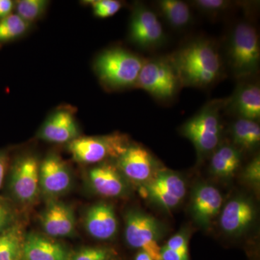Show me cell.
Here are the masks:
<instances>
[{
    "label": "cell",
    "mask_w": 260,
    "mask_h": 260,
    "mask_svg": "<svg viewBox=\"0 0 260 260\" xmlns=\"http://www.w3.org/2000/svg\"><path fill=\"white\" fill-rule=\"evenodd\" d=\"M181 86L205 88L223 76V56L211 40L198 38L186 43L169 56Z\"/></svg>",
    "instance_id": "1"
},
{
    "label": "cell",
    "mask_w": 260,
    "mask_h": 260,
    "mask_svg": "<svg viewBox=\"0 0 260 260\" xmlns=\"http://www.w3.org/2000/svg\"><path fill=\"white\" fill-rule=\"evenodd\" d=\"M225 58L233 74L238 78L245 79L257 73L259 37L252 24L240 22L232 28L227 39Z\"/></svg>",
    "instance_id": "2"
},
{
    "label": "cell",
    "mask_w": 260,
    "mask_h": 260,
    "mask_svg": "<svg viewBox=\"0 0 260 260\" xmlns=\"http://www.w3.org/2000/svg\"><path fill=\"white\" fill-rule=\"evenodd\" d=\"M227 99L207 103L181 126L183 136L190 140L199 158L212 154L220 145L223 133L221 112Z\"/></svg>",
    "instance_id": "3"
},
{
    "label": "cell",
    "mask_w": 260,
    "mask_h": 260,
    "mask_svg": "<svg viewBox=\"0 0 260 260\" xmlns=\"http://www.w3.org/2000/svg\"><path fill=\"white\" fill-rule=\"evenodd\" d=\"M145 59L122 48L101 53L95 61V73L104 85L113 89L136 86Z\"/></svg>",
    "instance_id": "4"
},
{
    "label": "cell",
    "mask_w": 260,
    "mask_h": 260,
    "mask_svg": "<svg viewBox=\"0 0 260 260\" xmlns=\"http://www.w3.org/2000/svg\"><path fill=\"white\" fill-rule=\"evenodd\" d=\"M136 86L159 101H170L181 86L174 65L168 57L154 58L145 61Z\"/></svg>",
    "instance_id": "5"
},
{
    "label": "cell",
    "mask_w": 260,
    "mask_h": 260,
    "mask_svg": "<svg viewBox=\"0 0 260 260\" xmlns=\"http://www.w3.org/2000/svg\"><path fill=\"white\" fill-rule=\"evenodd\" d=\"M164 228L155 217L141 210H131L125 215L124 237L128 245L148 253L153 260H162L158 242Z\"/></svg>",
    "instance_id": "6"
},
{
    "label": "cell",
    "mask_w": 260,
    "mask_h": 260,
    "mask_svg": "<svg viewBox=\"0 0 260 260\" xmlns=\"http://www.w3.org/2000/svg\"><path fill=\"white\" fill-rule=\"evenodd\" d=\"M140 194L159 208L172 210L185 198L186 181L178 173L160 168L150 181L140 186Z\"/></svg>",
    "instance_id": "7"
},
{
    "label": "cell",
    "mask_w": 260,
    "mask_h": 260,
    "mask_svg": "<svg viewBox=\"0 0 260 260\" xmlns=\"http://www.w3.org/2000/svg\"><path fill=\"white\" fill-rule=\"evenodd\" d=\"M129 145L126 137L112 134L106 136L82 137L68 143V150L76 161L85 164L117 158Z\"/></svg>",
    "instance_id": "8"
},
{
    "label": "cell",
    "mask_w": 260,
    "mask_h": 260,
    "mask_svg": "<svg viewBox=\"0 0 260 260\" xmlns=\"http://www.w3.org/2000/svg\"><path fill=\"white\" fill-rule=\"evenodd\" d=\"M129 40L144 50L161 47L167 40L161 22L156 13L143 3H135L129 27Z\"/></svg>",
    "instance_id": "9"
},
{
    "label": "cell",
    "mask_w": 260,
    "mask_h": 260,
    "mask_svg": "<svg viewBox=\"0 0 260 260\" xmlns=\"http://www.w3.org/2000/svg\"><path fill=\"white\" fill-rule=\"evenodd\" d=\"M39 164L31 155H25L15 160L12 167L10 189L15 200L28 205L37 199L40 192Z\"/></svg>",
    "instance_id": "10"
},
{
    "label": "cell",
    "mask_w": 260,
    "mask_h": 260,
    "mask_svg": "<svg viewBox=\"0 0 260 260\" xmlns=\"http://www.w3.org/2000/svg\"><path fill=\"white\" fill-rule=\"evenodd\" d=\"M116 167L132 182L143 185L160 169L153 155L141 145L129 144L116 158Z\"/></svg>",
    "instance_id": "11"
},
{
    "label": "cell",
    "mask_w": 260,
    "mask_h": 260,
    "mask_svg": "<svg viewBox=\"0 0 260 260\" xmlns=\"http://www.w3.org/2000/svg\"><path fill=\"white\" fill-rule=\"evenodd\" d=\"M73 178L64 160L51 154L39 165L40 191L49 198H56L69 191Z\"/></svg>",
    "instance_id": "12"
},
{
    "label": "cell",
    "mask_w": 260,
    "mask_h": 260,
    "mask_svg": "<svg viewBox=\"0 0 260 260\" xmlns=\"http://www.w3.org/2000/svg\"><path fill=\"white\" fill-rule=\"evenodd\" d=\"M256 218L255 206L251 200L237 197L228 202L220 211V229L233 237L241 236L247 232Z\"/></svg>",
    "instance_id": "13"
},
{
    "label": "cell",
    "mask_w": 260,
    "mask_h": 260,
    "mask_svg": "<svg viewBox=\"0 0 260 260\" xmlns=\"http://www.w3.org/2000/svg\"><path fill=\"white\" fill-rule=\"evenodd\" d=\"M223 198L215 186L207 183L198 184L191 192L190 212L200 226L209 227L221 211Z\"/></svg>",
    "instance_id": "14"
},
{
    "label": "cell",
    "mask_w": 260,
    "mask_h": 260,
    "mask_svg": "<svg viewBox=\"0 0 260 260\" xmlns=\"http://www.w3.org/2000/svg\"><path fill=\"white\" fill-rule=\"evenodd\" d=\"M88 180L93 190L104 198H121L129 191L127 179L112 164H102L90 169Z\"/></svg>",
    "instance_id": "15"
},
{
    "label": "cell",
    "mask_w": 260,
    "mask_h": 260,
    "mask_svg": "<svg viewBox=\"0 0 260 260\" xmlns=\"http://www.w3.org/2000/svg\"><path fill=\"white\" fill-rule=\"evenodd\" d=\"M41 224L47 237H70L75 231L74 210L70 205L52 200L48 203L41 215Z\"/></svg>",
    "instance_id": "16"
},
{
    "label": "cell",
    "mask_w": 260,
    "mask_h": 260,
    "mask_svg": "<svg viewBox=\"0 0 260 260\" xmlns=\"http://www.w3.org/2000/svg\"><path fill=\"white\" fill-rule=\"evenodd\" d=\"M85 230L90 237L107 241L115 237L118 231V220L114 206L100 202L88 208L84 218Z\"/></svg>",
    "instance_id": "17"
},
{
    "label": "cell",
    "mask_w": 260,
    "mask_h": 260,
    "mask_svg": "<svg viewBox=\"0 0 260 260\" xmlns=\"http://www.w3.org/2000/svg\"><path fill=\"white\" fill-rule=\"evenodd\" d=\"M225 108L242 119L258 121L260 119V87L257 82L239 83Z\"/></svg>",
    "instance_id": "18"
},
{
    "label": "cell",
    "mask_w": 260,
    "mask_h": 260,
    "mask_svg": "<svg viewBox=\"0 0 260 260\" xmlns=\"http://www.w3.org/2000/svg\"><path fill=\"white\" fill-rule=\"evenodd\" d=\"M39 137L49 143H69L79 138V129L71 112L59 110L44 123Z\"/></svg>",
    "instance_id": "19"
},
{
    "label": "cell",
    "mask_w": 260,
    "mask_h": 260,
    "mask_svg": "<svg viewBox=\"0 0 260 260\" xmlns=\"http://www.w3.org/2000/svg\"><path fill=\"white\" fill-rule=\"evenodd\" d=\"M69 251L52 238L30 233L24 237L23 256L25 260H69Z\"/></svg>",
    "instance_id": "20"
},
{
    "label": "cell",
    "mask_w": 260,
    "mask_h": 260,
    "mask_svg": "<svg viewBox=\"0 0 260 260\" xmlns=\"http://www.w3.org/2000/svg\"><path fill=\"white\" fill-rule=\"evenodd\" d=\"M242 164L240 150L234 145H219L212 153L210 171L215 177L229 179L234 177Z\"/></svg>",
    "instance_id": "21"
},
{
    "label": "cell",
    "mask_w": 260,
    "mask_h": 260,
    "mask_svg": "<svg viewBox=\"0 0 260 260\" xmlns=\"http://www.w3.org/2000/svg\"><path fill=\"white\" fill-rule=\"evenodd\" d=\"M157 8L166 22L175 30H184L192 23L190 6L181 0H160Z\"/></svg>",
    "instance_id": "22"
},
{
    "label": "cell",
    "mask_w": 260,
    "mask_h": 260,
    "mask_svg": "<svg viewBox=\"0 0 260 260\" xmlns=\"http://www.w3.org/2000/svg\"><path fill=\"white\" fill-rule=\"evenodd\" d=\"M232 135L236 148L251 150L260 143V126L257 121L239 118L232 124Z\"/></svg>",
    "instance_id": "23"
},
{
    "label": "cell",
    "mask_w": 260,
    "mask_h": 260,
    "mask_svg": "<svg viewBox=\"0 0 260 260\" xmlns=\"http://www.w3.org/2000/svg\"><path fill=\"white\" fill-rule=\"evenodd\" d=\"M24 237L18 226L12 225L0 234V260H20Z\"/></svg>",
    "instance_id": "24"
},
{
    "label": "cell",
    "mask_w": 260,
    "mask_h": 260,
    "mask_svg": "<svg viewBox=\"0 0 260 260\" xmlns=\"http://www.w3.org/2000/svg\"><path fill=\"white\" fill-rule=\"evenodd\" d=\"M29 23L18 15L11 14L0 20V44L15 40L28 30Z\"/></svg>",
    "instance_id": "25"
},
{
    "label": "cell",
    "mask_w": 260,
    "mask_h": 260,
    "mask_svg": "<svg viewBox=\"0 0 260 260\" xmlns=\"http://www.w3.org/2000/svg\"><path fill=\"white\" fill-rule=\"evenodd\" d=\"M45 0H20L15 5L16 15L30 23L42 16L48 6Z\"/></svg>",
    "instance_id": "26"
},
{
    "label": "cell",
    "mask_w": 260,
    "mask_h": 260,
    "mask_svg": "<svg viewBox=\"0 0 260 260\" xmlns=\"http://www.w3.org/2000/svg\"><path fill=\"white\" fill-rule=\"evenodd\" d=\"M191 5L203 14L215 18L232 9L234 3L227 0H194Z\"/></svg>",
    "instance_id": "27"
},
{
    "label": "cell",
    "mask_w": 260,
    "mask_h": 260,
    "mask_svg": "<svg viewBox=\"0 0 260 260\" xmlns=\"http://www.w3.org/2000/svg\"><path fill=\"white\" fill-rule=\"evenodd\" d=\"M88 3L92 7L94 15L100 18L112 17L122 8L121 2L116 0H94Z\"/></svg>",
    "instance_id": "28"
},
{
    "label": "cell",
    "mask_w": 260,
    "mask_h": 260,
    "mask_svg": "<svg viewBox=\"0 0 260 260\" xmlns=\"http://www.w3.org/2000/svg\"><path fill=\"white\" fill-rule=\"evenodd\" d=\"M112 251L107 248L85 247L70 254L69 260H110Z\"/></svg>",
    "instance_id": "29"
},
{
    "label": "cell",
    "mask_w": 260,
    "mask_h": 260,
    "mask_svg": "<svg viewBox=\"0 0 260 260\" xmlns=\"http://www.w3.org/2000/svg\"><path fill=\"white\" fill-rule=\"evenodd\" d=\"M169 249L177 251L181 255L189 258V246H188L187 233L181 231L169 239L164 245Z\"/></svg>",
    "instance_id": "30"
},
{
    "label": "cell",
    "mask_w": 260,
    "mask_h": 260,
    "mask_svg": "<svg viewBox=\"0 0 260 260\" xmlns=\"http://www.w3.org/2000/svg\"><path fill=\"white\" fill-rule=\"evenodd\" d=\"M244 177L247 182L254 186H259L260 183V159L256 156L247 166L244 172Z\"/></svg>",
    "instance_id": "31"
},
{
    "label": "cell",
    "mask_w": 260,
    "mask_h": 260,
    "mask_svg": "<svg viewBox=\"0 0 260 260\" xmlns=\"http://www.w3.org/2000/svg\"><path fill=\"white\" fill-rule=\"evenodd\" d=\"M13 215L7 207L0 203V234L12 226Z\"/></svg>",
    "instance_id": "32"
},
{
    "label": "cell",
    "mask_w": 260,
    "mask_h": 260,
    "mask_svg": "<svg viewBox=\"0 0 260 260\" xmlns=\"http://www.w3.org/2000/svg\"><path fill=\"white\" fill-rule=\"evenodd\" d=\"M160 254H161L162 260H189V258L181 255L177 251L169 249L165 246L161 247Z\"/></svg>",
    "instance_id": "33"
},
{
    "label": "cell",
    "mask_w": 260,
    "mask_h": 260,
    "mask_svg": "<svg viewBox=\"0 0 260 260\" xmlns=\"http://www.w3.org/2000/svg\"><path fill=\"white\" fill-rule=\"evenodd\" d=\"M14 3L10 0H0V20L12 14Z\"/></svg>",
    "instance_id": "34"
},
{
    "label": "cell",
    "mask_w": 260,
    "mask_h": 260,
    "mask_svg": "<svg viewBox=\"0 0 260 260\" xmlns=\"http://www.w3.org/2000/svg\"><path fill=\"white\" fill-rule=\"evenodd\" d=\"M7 164H8V157L3 152H0V189L4 179L5 171H6Z\"/></svg>",
    "instance_id": "35"
},
{
    "label": "cell",
    "mask_w": 260,
    "mask_h": 260,
    "mask_svg": "<svg viewBox=\"0 0 260 260\" xmlns=\"http://www.w3.org/2000/svg\"><path fill=\"white\" fill-rule=\"evenodd\" d=\"M135 260H153L148 253L143 250H140L135 256Z\"/></svg>",
    "instance_id": "36"
}]
</instances>
